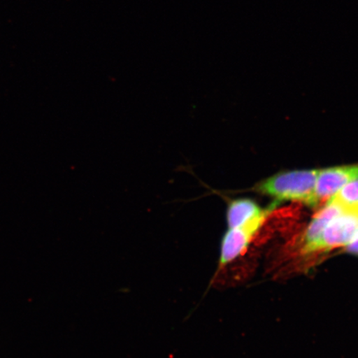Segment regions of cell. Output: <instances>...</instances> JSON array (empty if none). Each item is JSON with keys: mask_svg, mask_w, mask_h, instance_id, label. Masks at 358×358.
<instances>
[{"mask_svg": "<svg viewBox=\"0 0 358 358\" xmlns=\"http://www.w3.org/2000/svg\"><path fill=\"white\" fill-rule=\"evenodd\" d=\"M320 170H303L276 174L259 183L258 192L279 200L301 201L315 207L316 182Z\"/></svg>", "mask_w": 358, "mask_h": 358, "instance_id": "1", "label": "cell"}, {"mask_svg": "<svg viewBox=\"0 0 358 358\" xmlns=\"http://www.w3.org/2000/svg\"><path fill=\"white\" fill-rule=\"evenodd\" d=\"M358 236V209H345L325 228L313 252L345 246Z\"/></svg>", "mask_w": 358, "mask_h": 358, "instance_id": "2", "label": "cell"}, {"mask_svg": "<svg viewBox=\"0 0 358 358\" xmlns=\"http://www.w3.org/2000/svg\"><path fill=\"white\" fill-rule=\"evenodd\" d=\"M268 212H264L252 221L236 228H229L224 235L222 246L220 262H219V270L235 261L243 254L250 243L252 236L256 234L259 227L262 225L267 216Z\"/></svg>", "mask_w": 358, "mask_h": 358, "instance_id": "3", "label": "cell"}, {"mask_svg": "<svg viewBox=\"0 0 358 358\" xmlns=\"http://www.w3.org/2000/svg\"><path fill=\"white\" fill-rule=\"evenodd\" d=\"M358 179V165L320 170L315 195L317 205L328 201L348 183Z\"/></svg>", "mask_w": 358, "mask_h": 358, "instance_id": "4", "label": "cell"}, {"mask_svg": "<svg viewBox=\"0 0 358 358\" xmlns=\"http://www.w3.org/2000/svg\"><path fill=\"white\" fill-rule=\"evenodd\" d=\"M344 210L341 206L332 200L327 201L324 207L313 218L308 225L303 237L304 250L306 252H313L317 241L329 224L341 214Z\"/></svg>", "mask_w": 358, "mask_h": 358, "instance_id": "5", "label": "cell"}, {"mask_svg": "<svg viewBox=\"0 0 358 358\" xmlns=\"http://www.w3.org/2000/svg\"><path fill=\"white\" fill-rule=\"evenodd\" d=\"M264 213L257 203L250 199L231 201L227 211V225L229 228L244 226Z\"/></svg>", "mask_w": 358, "mask_h": 358, "instance_id": "6", "label": "cell"}, {"mask_svg": "<svg viewBox=\"0 0 358 358\" xmlns=\"http://www.w3.org/2000/svg\"><path fill=\"white\" fill-rule=\"evenodd\" d=\"M329 200L337 203L343 209H351L358 206V179L348 183Z\"/></svg>", "mask_w": 358, "mask_h": 358, "instance_id": "7", "label": "cell"}, {"mask_svg": "<svg viewBox=\"0 0 358 358\" xmlns=\"http://www.w3.org/2000/svg\"><path fill=\"white\" fill-rule=\"evenodd\" d=\"M345 248L348 252L358 256V236L351 243H349Z\"/></svg>", "mask_w": 358, "mask_h": 358, "instance_id": "8", "label": "cell"}, {"mask_svg": "<svg viewBox=\"0 0 358 358\" xmlns=\"http://www.w3.org/2000/svg\"><path fill=\"white\" fill-rule=\"evenodd\" d=\"M357 209H358V206H357Z\"/></svg>", "mask_w": 358, "mask_h": 358, "instance_id": "9", "label": "cell"}]
</instances>
